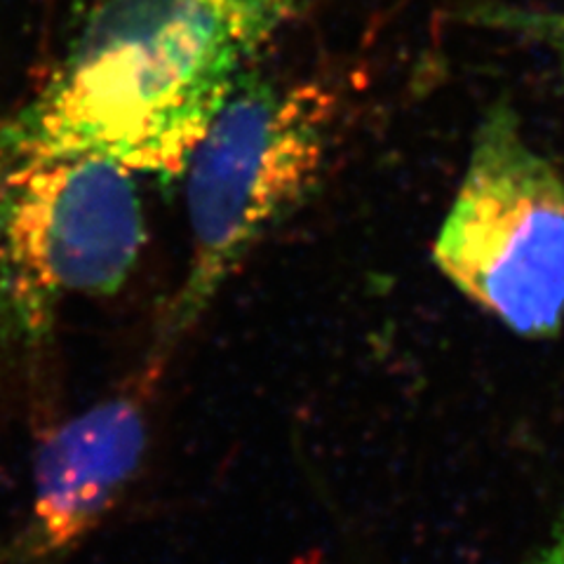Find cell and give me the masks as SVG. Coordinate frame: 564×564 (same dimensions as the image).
Masks as SVG:
<instances>
[{"label": "cell", "mask_w": 564, "mask_h": 564, "mask_svg": "<svg viewBox=\"0 0 564 564\" xmlns=\"http://www.w3.org/2000/svg\"><path fill=\"white\" fill-rule=\"evenodd\" d=\"M433 261L475 306L527 339L564 323V180L522 132L508 101L491 104L433 245Z\"/></svg>", "instance_id": "obj_4"}, {"label": "cell", "mask_w": 564, "mask_h": 564, "mask_svg": "<svg viewBox=\"0 0 564 564\" xmlns=\"http://www.w3.org/2000/svg\"><path fill=\"white\" fill-rule=\"evenodd\" d=\"M165 360L151 356L120 393L99 400L50 433L35 456L33 503L22 553L74 549L111 513L149 447V404Z\"/></svg>", "instance_id": "obj_5"}, {"label": "cell", "mask_w": 564, "mask_h": 564, "mask_svg": "<svg viewBox=\"0 0 564 564\" xmlns=\"http://www.w3.org/2000/svg\"><path fill=\"white\" fill-rule=\"evenodd\" d=\"M522 564H564V520L562 524H557L549 543H545L543 549L536 551L532 557L524 560Z\"/></svg>", "instance_id": "obj_7"}, {"label": "cell", "mask_w": 564, "mask_h": 564, "mask_svg": "<svg viewBox=\"0 0 564 564\" xmlns=\"http://www.w3.org/2000/svg\"><path fill=\"white\" fill-rule=\"evenodd\" d=\"M337 122L339 93L323 80H240L184 167L188 271L151 356L167 360L261 238L302 205Z\"/></svg>", "instance_id": "obj_2"}, {"label": "cell", "mask_w": 564, "mask_h": 564, "mask_svg": "<svg viewBox=\"0 0 564 564\" xmlns=\"http://www.w3.org/2000/svg\"><path fill=\"white\" fill-rule=\"evenodd\" d=\"M134 172L93 153L0 147V325L43 341L74 296H111L147 245Z\"/></svg>", "instance_id": "obj_3"}, {"label": "cell", "mask_w": 564, "mask_h": 564, "mask_svg": "<svg viewBox=\"0 0 564 564\" xmlns=\"http://www.w3.org/2000/svg\"><path fill=\"white\" fill-rule=\"evenodd\" d=\"M458 17L470 26L518 35V39L541 45L564 70V10L482 0V3L466 6Z\"/></svg>", "instance_id": "obj_6"}, {"label": "cell", "mask_w": 564, "mask_h": 564, "mask_svg": "<svg viewBox=\"0 0 564 564\" xmlns=\"http://www.w3.org/2000/svg\"><path fill=\"white\" fill-rule=\"evenodd\" d=\"M302 0H97L0 147L182 176L209 122Z\"/></svg>", "instance_id": "obj_1"}]
</instances>
